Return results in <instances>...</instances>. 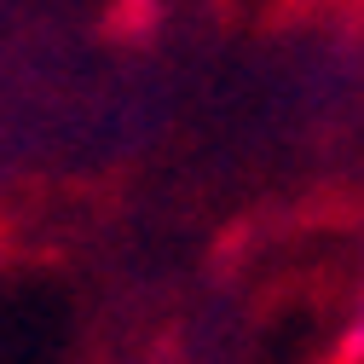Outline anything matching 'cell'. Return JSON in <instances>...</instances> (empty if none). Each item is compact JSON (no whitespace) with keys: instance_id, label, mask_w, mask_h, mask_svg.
Here are the masks:
<instances>
[{"instance_id":"1","label":"cell","mask_w":364,"mask_h":364,"mask_svg":"<svg viewBox=\"0 0 364 364\" xmlns=\"http://www.w3.org/2000/svg\"><path fill=\"white\" fill-rule=\"evenodd\" d=\"M341 353L347 358H364V260H358V289H353L347 324H341Z\"/></svg>"}]
</instances>
